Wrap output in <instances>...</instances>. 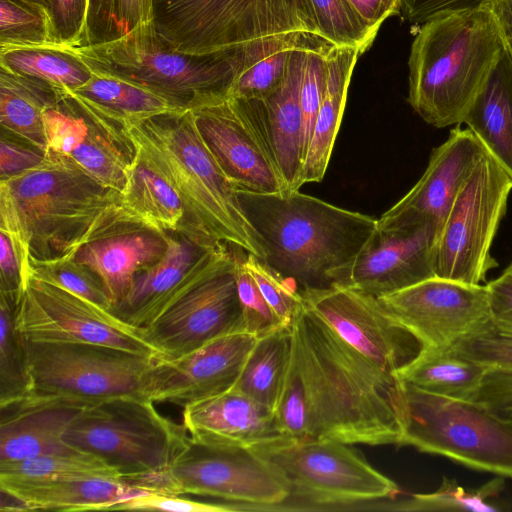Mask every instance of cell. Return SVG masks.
Instances as JSON below:
<instances>
[{"mask_svg": "<svg viewBox=\"0 0 512 512\" xmlns=\"http://www.w3.org/2000/svg\"><path fill=\"white\" fill-rule=\"evenodd\" d=\"M188 440L182 424L138 397L88 405L64 434L69 446L99 458L120 480L148 493Z\"/></svg>", "mask_w": 512, "mask_h": 512, "instance_id": "7", "label": "cell"}, {"mask_svg": "<svg viewBox=\"0 0 512 512\" xmlns=\"http://www.w3.org/2000/svg\"><path fill=\"white\" fill-rule=\"evenodd\" d=\"M109 510L128 511H172V512H230L238 508L220 504L205 503L178 495L157 492L143 493L117 502ZM108 510V511H109Z\"/></svg>", "mask_w": 512, "mask_h": 512, "instance_id": "50", "label": "cell"}, {"mask_svg": "<svg viewBox=\"0 0 512 512\" xmlns=\"http://www.w3.org/2000/svg\"><path fill=\"white\" fill-rule=\"evenodd\" d=\"M496 18L504 43L512 55V0H482Z\"/></svg>", "mask_w": 512, "mask_h": 512, "instance_id": "57", "label": "cell"}, {"mask_svg": "<svg viewBox=\"0 0 512 512\" xmlns=\"http://www.w3.org/2000/svg\"><path fill=\"white\" fill-rule=\"evenodd\" d=\"M206 147L237 190L289 189L259 99L219 97L190 109Z\"/></svg>", "mask_w": 512, "mask_h": 512, "instance_id": "15", "label": "cell"}, {"mask_svg": "<svg viewBox=\"0 0 512 512\" xmlns=\"http://www.w3.org/2000/svg\"><path fill=\"white\" fill-rule=\"evenodd\" d=\"M360 54L354 47L332 46L328 51L325 87L301 172V186L324 178Z\"/></svg>", "mask_w": 512, "mask_h": 512, "instance_id": "29", "label": "cell"}, {"mask_svg": "<svg viewBox=\"0 0 512 512\" xmlns=\"http://www.w3.org/2000/svg\"><path fill=\"white\" fill-rule=\"evenodd\" d=\"M151 24L164 42L189 54L296 32L318 36L307 0H152Z\"/></svg>", "mask_w": 512, "mask_h": 512, "instance_id": "8", "label": "cell"}, {"mask_svg": "<svg viewBox=\"0 0 512 512\" xmlns=\"http://www.w3.org/2000/svg\"><path fill=\"white\" fill-rule=\"evenodd\" d=\"M17 305L0 293V405L32 391L23 339L16 327Z\"/></svg>", "mask_w": 512, "mask_h": 512, "instance_id": "38", "label": "cell"}, {"mask_svg": "<svg viewBox=\"0 0 512 512\" xmlns=\"http://www.w3.org/2000/svg\"><path fill=\"white\" fill-rule=\"evenodd\" d=\"M46 152L1 129L0 180H6L39 165Z\"/></svg>", "mask_w": 512, "mask_h": 512, "instance_id": "52", "label": "cell"}, {"mask_svg": "<svg viewBox=\"0 0 512 512\" xmlns=\"http://www.w3.org/2000/svg\"><path fill=\"white\" fill-rule=\"evenodd\" d=\"M512 426V370L487 369L481 384L469 399Z\"/></svg>", "mask_w": 512, "mask_h": 512, "instance_id": "51", "label": "cell"}, {"mask_svg": "<svg viewBox=\"0 0 512 512\" xmlns=\"http://www.w3.org/2000/svg\"><path fill=\"white\" fill-rule=\"evenodd\" d=\"M299 291L305 307L338 337L391 374L412 362L424 347L383 310L376 297L338 286Z\"/></svg>", "mask_w": 512, "mask_h": 512, "instance_id": "17", "label": "cell"}, {"mask_svg": "<svg viewBox=\"0 0 512 512\" xmlns=\"http://www.w3.org/2000/svg\"><path fill=\"white\" fill-rule=\"evenodd\" d=\"M316 35L302 32L292 41L266 54L234 80L228 95L238 99H264L282 83L292 51L312 40Z\"/></svg>", "mask_w": 512, "mask_h": 512, "instance_id": "42", "label": "cell"}, {"mask_svg": "<svg viewBox=\"0 0 512 512\" xmlns=\"http://www.w3.org/2000/svg\"><path fill=\"white\" fill-rule=\"evenodd\" d=\"M127 131L177 191L185 210L180 231L265 259L261 239L241 208L237 189L203 142L190 109L129 124Z\"/></svg>", "mask_w": 512, "mask_h": 512, "instance_id": "5", "label": "cell"}, {"mask_svg": "<svg viewBox=\"0 0 512 512\" xmlns=\"http://www.w3.org/2000/svg\"><path fill=\"white\" fill-rule=\"evenodd\" d=\"M365 25L377 34L383 21L400 12L401 0H346Z\"/></svg>", "mask_w": 512, "mask_h": 512, "instance_id": "56", "label": "cell"}, {"mask_svg": "<svg viewBox=\"0 0 512 512\" xmlns=\"http://www.w3.org/2000/svg\"><path fill=\"white\" fill-rule=\"evenodd\" d=\"M61 90L39 79L0 68V124L7 131L47 151L43 114Z\"/></svg>", "mask_w": 512, "mask_h": 512, "instance_id": "33", "label": "cell"}, {"mask_svg": "<svg viewBox=\"0 0 512 512\" xmlns=\"http://www.w3.org/2000/svg\"><path fill=\"white\" fill-rule=\"evenodd\" d=\"M506 270L512 274V264Z\"/></svg>", "mask_w": 512, "mask_h": 512, "instance_id": "59", "label": "cell"}, {"mask_svg": "<svg viewBox=\"0 0 512 512\" xmlns=\"http://www.w3.org/2000/svg\"><path fill=\"white\" fill-rule=\"evenodd\" d=\"M234 273L245 332L260 338L282 327L247 271L242 256L235 255Z\"/></svg>", "mask_w": 512, "mask_h": 512, "instance_id": "48", "label": "cell"}, {"mask_svg": "<svg viewBox=\"0 0 512 512\" xmlns=\"http://www.w3.org/2000/svg\"><path fill=\"white\" fill-rule=\"evenodd\" d=\"M301 32L283 34L207 54H189L164 42L143 24L106 44L68 47L93 72L124 79L189 110L227 96L243 69L295 39Z\"/></svg>", "mask_w": 512, "mask_h": 512, "instance_id": "6", "label": "cell"}, {"mask_svg": "<svg viewBox=\"0 0 512 512\" xmlns=\"http://www.w3.org/2000/svg\"><path fill=\"white\" fill-rule=\"evenodd\" d=\"M292 352L291 326L257 339L234 386L276 411Z\"/></svg>", "mask_w": 512, "mask_h": 512, "instance_id": "34", "label": "cell"}, {"mask_svg": "<svg viewBox=\"0 0 512 512\" xmlns=\"http://www.w3.org/2000/svg\"><path fill=\"white\" fill-rule=\"evenodd\" d=\"M257 337L239 332L216 338L173 360H156L145 399L185 406L232 389Z\"/></svg>", "mask_w": 512, "mask_h": 512, "instance_id": "21", "label": "cell"}, {"mask_svg": "<svg viewBox=\"0 0 512 512\" xmlns=\"http://www.w3.org/2000/svg\"><path fill=\"white\" fill-rule=\"evenodd\" d=\"M438 235L429 225L407 229L377 226L359 253L330 275L331 286L377 298L434 277Z\"/></svg>", "mask_w": 512, "mask_h": 512, "instance_id": "19", "label": "cell"}, {"mask_svg": "<svg viewBox=\"0 0 512 512\" xmlns=\"http://www.w3.org/2000/svg\"><path fill=\"white\" fill-rule=\"evenodd\" d=\"M332 46L334 45L323 42L309 48L306 53L300 90V103L303 116L304 161L324 92L327 54Z\"/></svg>", "mask_w": 512, "mask_h": 512, "instance_id": "47", "label": "cell"}, {"mask_svg": "<svg viewBox=\"0 0 512 512\" xmlns=\"http://www.w3.org/2000/svg\"><path fill=\"white\" fill-rule=\"evenodd\" d=\"M0 64L13 73L39 79L64 92L76 91L93 75L75 51L57 45L2 47Z\"/></svg>", "mask_w": 512, "mask_h": 512, "instance_id": "35", "label": "cell"}, {"mask_svg": "<svg viewBox=\"0 0 512 512\" xmlns=\"http://www.w3.org/2000/svg\"><path fill=\"white\" fill-rule=\"evenodd\" d=\"M241 208L265 250V263L299 290L331 286L377 228V219L286 189L237 190Z\"/></svg>", "mask_w": 512, "mask_h": 512, "instance_id": "3", "label": "cell"}, {"mask_svg": "<svg viewBox=\"0 0 512 512\" xmlns=\"http://www.w3.org/2000/svg\"><path fill=\"white\" fill-rule=\"evenodd\" d=\"M327 42L316 36L295 48L281 85L269 96L259 99L271 143L289 189L301 187L303 157V116L300 90L307 50Z\"/></svg>", "mask_w": 512, "mask_h": 512, "instance_id": "27", "label": "cell"}, {"mask_svg": "<svg viewBox=\"0 0 512 512\" xmlns=\"http://www.w3.org/2000/svg\"><path fill=\"white\" fill-rule=\"evenodd\" d=\"M486 371V367L459 354L451 346H424L396 376L400 381L431 394L469 400Z\"/></svg>", "mask_w": 512, "mask_h": 512, "instance_id": "32", "label": "cell"}, {"mask_svg": "<svg viewBox=\"0 0 512 512\" xmlns=\"http://www.w3.org/2000/svg\"><path fill=\"white\" fill-rule=\"evenodd\" d=\"M331 439L282 437L253 449L283 475L290 496L314 505L394 498L398 485L357 449Z\"/></svg>", "mask_w": 512, "mask_h": 512, "instance_id": "12", "label": "cell"}, {"mask_svg": "<svg viewBox=\"0 0 512 512\" xmlns=\"http://www.w3.org/2000/svg\"><path fill=\"white\" fill-rule=\"evenodd\" d=\"M87 406L33 391L1 404L0 464L76 450L64 441V434Z\"/></svg>", "mask_w": 512, "mask_h": 512, "instance_id": "23", "label": "cell"}, {"mask_svg": "<svg viewBox=\"0 0 512 512\" xmlns=\"http://www.w3.org/2000/svg\"><path fill=\"white\" fill-rule=\"evenodd\" d=\"M0 475L21 478H113L120 480L117 473L102 460L78 450L3 463L0 464Z\"/></svg>", "mask_w": 512, "mask_h": 512, "instance_id": "39", "label": "cell"}, {"mask_svg": "<svg viewBox=\"0 0 512 512\" xmlns=\"http://www.w3.org/2000/svg\"><path fill=\"white\" fill-rule=\"evenodd\" d=\"M291 329L276 408L285 437L398 446L406 424L400 379L349 346L304 303Z\"/></svg>", "mask_w": 512, "mask_h": 512, "instance_id": "1", "label": "cell"}, {"mask_svg": "<svg viewBox=\"0 0 512 512\" xmlns=\"http://www.w3.org/2000/svg\"><path fill=\"white\" fill-rule=\"evenodd\" d=\"M133 144L135 155L120 196V209L162 231H180L185 210L177 191L147 153Z\"/></svg>", "mask_w": 512, "mask_h": 512, "instance_id": "31", "label": "cell"}, {"mask_svg": "<svg viewBox=\"0 0 512 512\" xmlns=\"http://www.w3.org/2000/svg\"><path fill=\"white\" fill-rule=\"evenodd\" d=\"M41 7H44L46 9L47 6V0H23Z\"/></svg>", "mask_w": 512, "mask_h": 512, "instance_id": "58", "label": "cell"}, {"mask_svg": "<svg viewBox=\"0 0 512 512\" xmlns=\"http://www.w3.org/2000/svg\"><path fill=\"white\" fill-rule=\"evenodd\" d=\"M243 263L279 323L282 326H291L303 307V299L296 285H291L289 280L253 254L246 253Z\"/></svg>", "mask_w": 512, "mask_h": 512, "instance_id": "46", "label": "cell"}, {"mask_svg": "<svg viewBox=\"0 0 512 512\" xmlns=\"http://www.w3.org/2000/svg\"><path fill=\"white\" fill-rule=\"evenodd\" d=\"M16 327L23 339L110 346L155 357V349L110 311L61 287L30 277L16 309Z\"/></svg>", "mask_w": 512, "mask_h": 512, "instance_id": "16", "label": "cell"}, {"mask_svg": "<svg viewBox=\"0 0 512 512\" xmlns=\"http://www.w3.org/2000/svg\"><path fill=\"white\" fill-rule=\"evenodd\" d=\"M222 244L208 242L185 231L168 232L163 257L136 274L124 298L110 312L123 322L141 328L162 309L196 263Z\"/></svg>", "mask_w": 512, "mask_h": 512, "instance_id": "25", "label": "cell"}, {"mask_svg": "<svg viewBox=\"0 0 512 512\" xmlns=\"http://www.w3.org/2000/svg\"><path fill=\"white\" fill-rule=\"evenodd\" d=\"M23 339V338H22ZM33 392L88 405L144 398L155 357L110 346L23 339Z\"/></svg>", "mask_w": 512, "mask_h": 512, "instance_id": "11", "label": "cell"}, {"mask_svg": "<svg viewBox=\"0 0 512 512\" xmlns=\"http://www.w3.org/2000/svg\"><path fill=\"white\" fill-rule=\"evenodd\" d=\"M504 488L500 477L477 489H466L455 480L443 478L439 488L430 493L413 494L396 508L405 511H474L495 512L501 509L491 499Z\"/></svg>", "mask_w": 512, "mask_h": 512, "instance_id": "40", "label": "cell"}, {"mask_svg": "<svg viewBox=\"0 0 512 512\" xmlns=\"http://www.w3.org/2000/svg\"><path fill=\"white\" fill-rule=\"evenodd\" d=\"M74 93L128 126L153 116L182 111L163 96L111 75L93 72Z\"/></svg>", "mask_w": 512, "mask_h": 512, "instance_id": "36", "label": "cell"}, {"mask_svg": "<svg viewBox=\"0 0 512 512\" xmlns=\"http://www.w3.org/2000/svg\"><path fill=\"white\" fill-rule=\"evenodd\" d=\"M152 0H88L81 42L76 47L116 41L151 22Z\"/></svg>", "mask_w": 512, "mask_h": 512, "instance_id": "37", "label": "cell"}, {"mask_svg": "<svg viewBox=\"0 0 512 512\" xmlns=\"http://www.w3.org/2000/svg\"><path fill=\"white\" fill-rule=\"evenodd\" d=\"M512 178L486 151L459 191L438 235L435 276L481 284L497 266L491 245L505 214Z\"/></svg>", "mask_w": 512, "mask_h": 512, "instance_id": "13", "label": "cell"}, {"mask_svg": "<svg viewBox=\"0 0 512 512\" xmlns=\"http://www.w3.org/2000/svg\"><path fill=\"white\" fill-rule=\"evenodd\" d=\"M0 490L22 503L25 511H103L145 492L113 478H21L0 475Z\"/></svg>", "mask_w": 512, "mask_h": 512, "instance_id": "26", "label": "cell"}, {"mask_svg": "<svg viewBox=\"0 0 512 512\" xmlns=\"http://www.w3.org/2000/svg\"><path fill=\"white\" fill-rule=\"evenodd\" d=\"M462 123L512 178V55L505 43Z\"/></svg>", "mask_w": 512, "mask_h": 512, "instance_id": "30", "label": "cell"}, {"mask_svg": "<svg viewBox=\"0 0 512 512\" xmlns=\"http://www.w3.org/2000/svg\"><path fill=\"white\" fill-rule=\"evenodd\" d=\"M234 267L229 245L210 250L158 314L139 328L158 360H173L216 338L245 332Z\"/></svg>", "mask_w": 512, "mask_h": 512, "instance_id": "9", "label": "cell"}, {"mask_svg": "<svg viewBox=\"0 0 512 512\" xmlns=\"http://www.w3.org/2000/svg\"><path fill=\"white\" fill-rule=\"evenodd\" d=\"M120 196L49 150L36 167L0 180V229L16 247L24 284L31 261L74 254L117 209Z\"/></svg>", "mask_w": 512, "mask_h": 512, "instance_id": "2", "label": "cell"}, {"mask_svg": "<svg viewBox=\"0 0 512 512\" xmlns=\"http://www.w3.org/2000/svg\"><path fill=\"white\" fill-rule=\"evenodd\" d=\"M317 35L336 47L365 52L376 33L370 30L346 0H307Z\"/></svg>", "mask_w": 512, "mask_h": 512, "instance_id": "41", "label": "cell"}, {"mask_svg": "<svg viewBox=\"0 0 512 512\" xmlns=\"http://www.w3.org/2000/svg\"><path fill=\"white\" fill-rule=\"evenodd\" d=\"M81 99L86 134L67 158L101 184L122 193L135 155L127 126Z\"/></svg>", "mask_w": 512, "mask_h": 512, "instance_id": "28", "label": "cell"}, {"mask_svg": "<svg viewBox=\"0 0 512 512\" xmlns=\"http://www.w3.org/2000/svg\"><path fill=\"white\" fill-rule=\"evenodd\" d=\"M167 246L168 232L126 215L118 206L72 255L99 276L113 307L136 274L160 260Z\"/></svg>", "mask_w": 512, "mask_h": 512, "instance_id": "22", "label": "cell"}, {"mask_svg": "<svg viewBox=\"0 0 512 512\" xmlns=\"http://www.w3.org/2000/svg\"><path fill=\"white\" fill-rule=\"evenodd\" d=\"M402 383L406 424L398 447L412 446L512 479V426L473 400L443 397Z\"/></svg>", "mask_w": 512, "mask_h": 512, "instance_id": "10", "label": "cell"}, {"mask_svg": "<svg viewBox=\"0 0 512 512\" xmlns=\"http://www.w3.org/2000/svg\"><path fill=\"white\" fill-rule=\"evenodd\" d=\"M377 300L424 346H452L490 317L486 285L437 276Z\"/></svg>", "mask_w": 512, "mask_h": 512, "instance_id": "18", "label": "cell"}, {"mask_svg": "<svg viewBox=\"0 0 512 512\" xmlns=\"http://www.w3.org/2000/svg\"><path fill=\"white\" fill-rule=\"evenodd\" d=\"M482 0H401L403 18L413 24H423L432 16L445 11L476 7Z\"/></svg>", "mask_w": 512, "mask_h": 512, "instance_id": "55", "label": "cell"}, {"mask_svg": "<svg viewBox=\"0 0 512 512\" xmlns=\"http://www.w3.org/2000/svg\"><path fill=\"white\" fill-rule=\"evenodd\" d=\"M153 492L194 494L256 509L275 508L290 496V486L270 462L251 448L189 440Z\"/></svg>", "mask_w": 512, "mask_h": 512, "instance_id": "14", "label": "cell"}, {"mask_svg": "<svg viewBox=\"0 0 512 512\" xmlns=\"http://www.w3.org/2000/svg\"><path fill=\"white\" fill-rule=\"evenodd\" d=\"M87 8L88 0H47L54 45L76 47L80 44Z\"/></svg>", "mask_w": 512, "mask_h": 512, "instance_id": "49", "label": "cell"}, {"mask_svg": "<svg viewBox=\"0 0 512 512\" xmlns=\"http://www.w3.org/2000/svg\"><path fill=\"white\" fill-rule=\"evenodd\" d=\"M54 45L44 7L23 0H0V48Z\"/></svg>", "mask_w": 512, "mask_h": 512, "instance_id": "44", "label": "cell"}, {"mask_svg": "<svg viewBox=\"0 0 512 512\" xmlns=\"http://www.w3.org/2000/svg\"><path fill=\"white\" fill-rule=\"evenodd\" d=\"M30 277L61 287L108 311L112 308V301L99 276L77 262L73 255L49 261H31Z\"/></svg>", "mask_w": 512, "mask_h": 512, "instance_id": "43", "label": "cell"}, {"mask_svg": "<svg viewBox=\"0 0 512 512\" xmlns=\"http://www.w3.org/2000/svg\"><path fill=\"white\" fill-rule=\"evenodd\" d=\"M23 270L11 237L0 229V293L19 302L23 290Z\"/></svg>", "mask_w": 512, "mask_h": 512, "instance_id": "53", "label": "cell"}, {"mask_svg": "<svg viewBox=\"0 0 512 512\" xmlns=\"http://www.w3.org/2000/svg\"><path fill=\"white\" fill-rule=\"evenodd\" d=\"M182 425L191 438L255 448L285 437L276 411L232 388L183 407Z\"/></svg>", "mask_w": 512, "mask_h": 512, "instance_id": "24", "label": "cell"}, {"mask_svg": "<svg viewBox=\"0 0 512 512\" xmlns=\"http://www.w3.org/2000/svg\"><path fill=\"white\" fill-rule=\"evenodd\" d=\"M504 39L483 5L438 13L411 45L408 102L428 124H461L497 64Z\"/></svg>", "mask_w": 512, "mask_h": 512, "instance_id": "4", "label": "cell"}, {"mask_svg": "<svg viewBox=\"0 0 512 512\" xmlns=\"http://www.w3.org/2000/svg\"><path fill=\"white\" fill-rule=\"evenodd\" d=\"M451 347L487 369L512 370V329L496 324L490 317Z\"/></svg>", "mask_w": 512, "mask_h": 512, "instance_id": "45", "label": "cell"}, {"mask_svg": "<svg viewBox=\"0 0 512 512\" xmlns=\"http://www.w3.org/2000/svg\"><path fill=\"white\" fill-rule=\"evenodd\" d=\"M486 287L490 319L502 327L512 329V274L505 270Z\"/></svg>", "mask_w": 512, "mask_h": 512, "instance_id": "54", "label": "cell"}, {"mask_svg": "<svg viewBox=\"0 0 512 512\" xmlns=\"http://www.w3.org/2000/svg\"><path fill=\"white\" fill-rule=\"evenodd\" d=\"M486 149L473 132L459 126L431 153L418 182L377 219L381 229H407L424 225L440 233L459 191Z\"/></svg>", "mask_w": 512, "mask_h": 512, "instance_id": "20", "label": "cell"}]
</instances>
